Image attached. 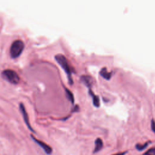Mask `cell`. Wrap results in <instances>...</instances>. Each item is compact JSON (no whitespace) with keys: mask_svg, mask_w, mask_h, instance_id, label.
Here are the masks:
<instances>
[{"mask_svg":"<svg viewBox=\"0 0 155 155\" xmlns=\"http://www.w3.org/2000/svg\"><path fill=\"white\" fill-rule=\"evenodd\" d=\"M99 74L103 78H104L107 80L110 79V78L111 77V73L108 72L107 71V69L105 67H104L101 70Z\"/></svg>","mask_w":155,"mask_h":155,"instance_id":"6","label":"cell"},{"mask_svg":"<svg viewBox=\"0 0 155 155\" xmlns=\"http://www.w3.org/2000/svg\"><path fill=\"white\" fill-rule=\"evenodd\" d=\"M143 155H155V147L148 150Z\"/></svg>","mask_w":155,"mask_h":155,"instance_id":"12","label":"cell"},{"mask_svg":"<svg viewBox=\"0 0 155 155\" xmlns=\"http://www.w3.org/2000/svg\"><path fill=\"white\" fill-rule=\"evenodd\" d=\"M148 142H146L142 145H140V144H136V148L139 150V151H142L144 149H145L147 148V147L148 146Z\"/></svg>","mask_w":155,"mask_h":155,"instance_id":"11","label":"cell"},{"mask_svg":"<svg viewBox=\"0 0 155 155\" xmlns=\"http://www.w3.org/2000/svg\"><path fill=\"white\" fill-rule=\"evenodd\" d=\"M24 48V44L21 40H16L11 45L10 49V56L12 58L19 57Z\"/></svg>","mask_w":155,"mask_h":155,"instance_id":"2","label":"cell"},{"mask_svg":"<svg viewBox=\"0 0 155 155\" xmlns=\"http://www.w3.org/2000/svg\"><path fill=\"white\" fill-rule=\"evenodd\" d=\"M31 137L32 138V139L33 140V141H35L41 148H42L43 149V150L44 151V152L47 154V155H50L52 153V148L51 147H50L48 145L46 144L45 143H44V142L38 140L37 139H36L35 137H33V135L31 136Z\"/></svg>","mask_w":155,"mask_h":155,"instance_id":"5","label":"cell"},{"mask_svg":"<svg viewBox=\"0 0 155 155\" xmlns=\"http://www.w3.org/2000/svg\"><path fill=\"white\" fill-rule=\"evenodd\" d=\"M89 93L90 94V95L92 96V99H93V103L94 106H95L96 107H99L100 105V101H99V98L97 96L95 95L93 91L91 90L89 91Z\"/></svg>","mask_w":155,"mask_h":155,"instance_id":"9","label":"cell"},{"mask_svg":"<svg viewBox=\"0 0 155 155\" xmlns=\"http://www.w3.org/2000/svg\"><path fill=\"white\" fill-rule=\"evenodd\" d=\"M55 59L57 61V62L60 65V66L63 68V70L65 71V72L67 73L68 82L70 84H73V79L71 78V73L72 70L71 68L68 64V62L67 59V58L62 54H58L55 56Z\"/></svg>","mask_w":155,"mask_h":155,"instance_id":"1","label":"cell"},{"mask_svg":"<svg viewBox=\"0 0 155 155\" xmlns=\"http://www.w3.org/2000/svg\"><path fill=\"white\" fill-rule=\"evenodd\" d=\"M65 93H66V96H67V99H68L72 104H74V99L73 94V93H71V91H70L68 89L65 88Z\"/></svg>","mask_w":155,"mask_h":155,"instance_id":"10","label":"cell"},{"mask_svg":"<svg viewBox=\"0 0 155 155\" xmlns=\"http://www.w3.org/2000/svg\"><path fill=\"white\" fill-rule=\"evenodd\" d=\"M81 81L84 82V84L86 86H87V87H90L91 86L93 81H92V79H91V77H90V76H88L84 75V76H81Z\"/></svg>","mask_w":155,"mask_h":155,"instance_id":"8","label":"cell"},{"mask_svg":"<svg viewBox=\"0 0 155 155\" xmlns=\"http://www.w3.org/2000/svg\"><path fill=\"white\" fill-rule=\"evenodd\" d=\"M2 78L13 84H17L19 82V77L17 73L13 70L7 69L2 72Z\"/></svg>","mask_w":155,"mask_h":155,"instance_id":"3","label":"cell"},{"mask_svg":"<svg viewBox=\"0 0 155 155\" xmlns=\"http://www.w3.org/2000/svg\"><path fill=\"white\" fill-rule=\"evenodd\" d=\"M79 110V107L78 106H76L73 110V111H78Z\"/></svg>","mask_w":155,"mask_h":155,"instance_id":"15","label":"cell"},{"mask_svg":"<svg viewBox=\"0 0 155 155\" xmlns=\"http://www.w3.org/2000/svg\"><path fill=\"white\" fill-rule=\"evenodd\" d=\"M151 128L152 131L155 133V121L153 119H152L151 122Z\"/></svg>","mask_w":155,"mask_h":155,"instance_id":"13","label":"cell"},{"mask_svg":"<svg viewBox=\"0 0 155 155\" xmlns=\"http://www.w3.org/2000/svg\"><path fill=\"white\" fill-rule=\"evenodd\" d=\"M127 151L125 152H122V153H116V154H113V155H125L126 154Z\"/></svg>","mask_w":155,"mask_h":155,"instance_id":"14","label":"cell"},{"mask_svg":"<svg viewBox=\"0 0 155 155\" xmlns=\"http://www.w3.org/2000/svg\"><path fill=\"white\" fill-rule=\"evenodd\" d=\"M19 110L21 111V113L22 114V117H23V119L24 120V122L25 123L26 125L27 126L28 128L33 131V132H35V130L32 128L31 126V124L30 123V121H29V119H28V114H27V112L25 110V106L23 105L22 103H21L19 104Z\"/></svg>","mask_w":155,"mask_h":155,"instance_id":"4","label":"cell"},{"mask_svg":"<svg viewBox=\"0 0 155 155\" xmlns=\"http://www.w3.org/2000/svg\"><path fill=\"white\" fill-rule=\"evenodd\" d=\"M103 147V142L101 138H97L95 140V147L94 148V153L99 151Z\"/></svg>","mask_w":155,"mask_h":155,"instance_id":"7","label":"cell"}]
</instances>
